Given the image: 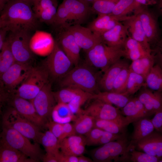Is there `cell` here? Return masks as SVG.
Instances as JSON below:
<instances>
[{
  "label": "cell",
  "instance_id": "obj_35",
  "mask_svg": "<svg viewBox=\"0 0 162 162\" xmlns=\"http://www.w3.org/2000/svg\"><path fill=\"white\" fill-rule=\"evenodd\" d=\"M15 62L9 44L5 40L0 52V81L3 74Z\"/></svg>",
  "mask_w": 162,
  "mask_h": 162
},
{
  "label": "cell",
  "instance_id": "obj_39",
  "mask_svg": "<svg viewBox=\"0 0 162 162\" xmlns=\"http://www.w3.org/2000/svg\"><path fill=\"white\" fill-rule=\"evenodd\" d=\"M83 91L72 87H66L55 92L53 94L57 103L68 104L76 96Z\"/></svg>",
  "mask_w": 162,
  "mask_h": 162
},
{
  "label": "cell",
  "instance_id": "obj_26",
  "mask_svg": "<svg viewBox=\"0 0 162 162\" xmlns=\"http://www.w3.org/2000/svg\"><path fill=\"white\" fill-rule=\"evenodd\" d=\"M70 13L72 20L81 22L88 15L89 4L78 0H63L61 3Z\"/></svg>",
  "mask_w": 162,
  "mask_h": 162
},
{
  "label": "cell",
  "instance_id": "obj_51",
  "mask_svg": "<svg viewBox=\"0 0 162 162\" xmlns=\"http://www.w3.org/2000/svg\"><path fill=\"white\" fill-rule=\"evenodd\" d=\"M59 162H78V156L65 155L60 152Z\"/></svg>",
  "mask_w": 162,
  "mask_h": 162
},
{
  "label": "cell",
  "instance_id": "obj_47",
  "mask_svg": "<svg viewBox=\"0 0 162 162\" xmlns=\"http://www.w3.org/2000/svg\"><path fill=\"white\" fill-rule=\"evenodd\" d=\"M45 125L58 138L59 141L62 140L63 133V124L50 121L46 122Z\"/></svg>",
  "mask_w": 162,
  "mask_h": 162
},
{
  "label": "cell",
  "instance_id": "obj_21",
  "mask_svg": "<svg viewBox=\"0 0 162 162\" xmlns=\"http://www.w3.org/2000/svg\"><path fill=\"white\" fill-rule=\"evenodd\" d=\"M161 92L152 91L146 87L139 94L137 98L151 116L162 110Z\"/></svg>",
  "mask_w": 162,
  "mask_h": 162
},
{
  "label": "cell",
  "instance_id": "obj_32",
  "mask_svg": "<svg viewBox=\"0 0 162 162\" xmlns=\"http://www.w3.org/2000/svg\"><path fill=\"white\" fill-rule=\"evenodd\" d=\"M145 86L152 91L162 92V70L159 64L151 68L145 78Z\"/></svg>",
  "mask_w": 162,
  "mask_h": 162
},
{
  "label": "cell",
  "instance_id": "obj_41",
  "mask_svg": "<svg viewBox=\"0 0 162 162\" xmlns=\"http://www.w3.org/2000/svg\"><path fill=\"white\" fill-rule=\"evenodd\" d=\"M93 94L84 91L76 96L68 104L72 112L79 115L82 113L81 106L88 100H91Z\"/></svg>",
  "mask_w": 162,
  "mask_h": 162
},
{
  "label": "cell",
  "instance_id": "obj_29",
  "mask_svg": "<svg viewBox=\"0 0 162 162\" xmlns=\"http://www.w3.org/2000/svg\"><path fill=\"white\" fill-rule=\"evenodd\" d=\"M77 117L71 111L68 104L57 103L52 111V121L64 124L74 121Z\"/></svg>",
  "mask_w": 162,
  "mask_h": 162
},
{
  "label": "cell",
  "instance_id": "obj_59",
  "mask_svg": "<svg viewBox=\"0 0 162 162\" xmlns=\"http://www.w3.org/2000/svg\"><path fill=\"white\" fill-rule=\"evenodd\" d=\"M3 27V25L2 20L0 17V29Z\"/></svg>",
  "mask_w": 162,
  "mask_h": 162
},
{
  "label": "cell",
  "instance_id": "obj_24",
  "mask_svg": "<svg viewBox=\"0 0 162 162\" xmlns=\"http://www.w3.org/2000/svg\"><path fill=\"white\" fill-rule=\"evenodd\" d=\"M122 109V114L125 116L130 124L151 116L137 97L131 98Z\"/></svg>",
  "mask_w": 162,
  "mask_h": 162
},
{
  "label": "cell",
  "instance_id": "obj_58",
  "mask_svg": "<svg viewBox=\"0 0 162 162\" xmlns=\"http://www.w3.org/2000/svg\"><path fill=\"white\" fill-rule=\"evenodd\" d=\"M137 2L140 4H145L146 3V0H135Z\"/></svg>",
  "mask_w": 162,
  "mask_h": 162
},
{
  "label": "cell",
  "instance_id": "obj_34",
  "mask_svg": "<svg viewBox=\"0 0 162 162\" xmlns=\"http://www.w3.org/2000/svg\"><path fill=\"white\" fill-rule=\"evenodd\" d=\"M95 119L88 115L82 114L79 115L73 124L76 134L86 135L94 127Z\"/></svg>",
  "mask_w": 162,
  "mask_h": 162
},
{
  "label": "cell",
  "instance_id": "obj_8",
  "mask_svg": "<svg viewBox=\"0 0 162 162\" xmlns=\"http://www.w3.org/2000/svg\"><path fill=\"white\" fill-rule=\"evenodd\" d=\"M30 31L25 29L10 31L6 40L16 62L30 64L33 59V52L30 47Z\"/></svg>",
  "mask_w": 162,
  "mask_h": 162
},
{
  "label": "cell",
  "instance_id": "obj_2",
  "mask_svg": "<svg viewBox=\"0 0 162 162\" xmlns=\"http://www.w3.org/2000/svg\"><path fill=\"white\" fill-rule=\"evenodd\" d=\"M86 63L74 67L59 81L61 87H72L92 94L100 91L99 81L101 71Z\"/></svg>",
  "mask_w": 162,
  "mask_h": 162
},
{
  "label": "cell",
  "instance_id": "obj_42",
  "mask_svg": "<svg viewBox=\"0 0 162 162\" xmlns=\"http://www.w3.org/2000/svg\"><path fill=\"white\" fill-rule=\"evenodd\" d=\"M119 0H95L93 3L92 10L98 15L111 14Z\"/></svg>",
  "mask_w": 162,
  "mask_h": 162
},
{
  "label": "cell",
  "instance_id": "obj_10",
  "mask_svg": "<svg viewBox=\"0 0 162 162\" xmlns=\"http://www.w3.org/2000/svg\"><path fill=\"white\" fill-rule=\"evenodd\" d=\"M32 66L15 62L2 75L0 81V90L7 99L14 94L16 87L22 82Z\"/></svg>",
  "mask_w": 162,
  "mask_h": 162
},
{
  "label": "cell",
  "instance_id": "obj_38",
  "mask_svg": "<svg viewBox=\"0 0 162 162\" xmlns=\"http://www.w3.org/2000/svg\"><path fill=\"white\" fill-rule=\"evenodd\" d=\"M126 126L114 121L95 119L94 127L115 134L126 133Z\"/></svg>",
  "mask_w": 162,
  "mask_h": 162
},
{
  "label": "cell",
  "instance_id": "obj_49",
  "mask_svg": "<svg viewBox=\"0 0 162 162\" xmlns=\"http://www.w3.org/2000/svg\"><path fill=\"white\" fill-rule=\"evenodd\" d=\"M63 133L62 140L66 137L76 134L73 124L68 122L63 124Z\"/></svg>",
  "mask_w": 162,
  "mask_h": 162
},
{
  "label": "cell",
  "instance_id": "obj_33",
  "mask_svg": "<svg viewBox=\"0 0 162 162\" xmlns=\"http://www.w3.org/2000/svg\"><path fill=\"white\" fill-rule=\"evenodd\" d=\"M140 7V4L135 0H119L111 14L119 17H126L127 14L135 11Z\"/></svg>",
  "mask_w": 162,
  "mask_h": 162
},
{
  "label": "cell",
  "instance_id": "obj_53",
  "mask_svg": "<svg viewBox=\"0 0 162 162\" xmlns=\"http://www.w3.org/2000/svg\"><path fill=\"white\" fill-rule=\"evenodd\" d=\"M6 104L5 99L4 96L0 90V121L1 119V117L3 114L2 108L3 106Z\"/></svg>",
  "mask_w": 162,
  "mask_h": 162
},
{
  "label": "cell",
  "instance_id": "obj_3",
  "mask_svg": "<svg viewBox=\"0 0 162 162\" xmlns=\"http://www.w3.org/2000/svg\"><path fill=\"white\" fill-rule=\"evenodd\" d=\"M0 144L20 151L35 162L42 159L43 156L37 143L32 144L29 139L11 128H2Z\"/></svg>",
  "mask_w": 162,
  "mask_h": 162
},
{
  "label": "cell",
  "instance_id": "obj_45",
  "mask_svg": "<svg viewBox=\"0 0 162 162\" xmlns=\"http://www.w3.org/2000/svg\"><path fill=\"white\" fill-rule=\"evenodd\" d=\"M70 20H72L70 13L61 4L57 8L53 24L57 26H64Z\"/></svg>",
  "mask_w": 162,
  "mask_h": 162
},
{
  "label": "cell",
  "instance_id": "obj_7",
  "mask_svg": "<svg viewBox=\"0 0 162 162\" xmlns=\"http://www.w3.org/2000/svg\"><path fill=\"white\" fill-rule=\"evenodd\" d=\"M48 73L42 65L32 67L14 94L29 100H32L49 80Z\"/></svg>",
  "mask_w": 162,
  "mask_h": 162
},
{
  "label": "cell",
  "instance_id": "obj_9",
  "mask_svg": "<svg viewBox=\"0 0 162 162\" xmlns=\"http://www.w3.org/2000/svg\"><path fill=\"white\" fill-rule=\"evenodd\" d=\"M42 66L49 78L58 81L74 66L56 41L51 52L43 61Z\"/></svg>",
  "mask_w": 162,
  "mask_h": 162
},
{
  "label": "cell",
  "instance_id": "obj_11",
  "mask_svg": "<svg viewBox=\"0 0 162 162\" xmlns=\"http://www.w3.org/2000/svg\"><path fill=\"white\" fill-rule=\"evenodd\" d=\"M94 100L88 107L83 110L82 114L91 116L95 119L114 121L126 127L130 124L118 108L99 100Z\"/></svg>",
  "mask_w": 162,
  "mask_h": 162
},
{
  "label": "cell",
  "instance_id": "obj_31",
  "mask_svg": "<svg viewBox=\"0 0 162 162\" xmlns=\"http://www.w3.org/2000/svg\"><path fill=\"white\" fill-rule=\"evenodd\" d=\"M154 59L151 54L132 61L129 70L143 76L145 79L154 65Z\"/></svg>",
  "mask_w": 162,
  "mask_h": 162
},
{
  "label": "cell",
  "instance_id": "obj_48",
  "mask_svg": "<svg viewBox=\"0 0 162 162\" xmlns=\"http://www.w3.org/2000/svg\"><path fill=\"white\" fill-rule=\"evenodd\" d=\"M154 117L151 120V122L157 131H162V110L157 111Z\"/></svg>",
  "mask_w": 162,
  "mask_h": 162
},
{
  "label": "cell",
  "instance_id": "obj_22",
  "mask_svg": "<svg viewBox=\"0 0 162 162\" xmlns=\"http://www.w3.org/2000/svg\"><path fill=\"white\" fill-rule=\"evenodd\" d=\"M129 65L126 60L119 59L109 67L102 74L99 81L100 89L112 92L113 84L116 76L124 68Z\"/></svg>",
  "mask_w": 162,
  "mask_h": 162
},
{
  "label": "cell",
  "instance_id": "obj_23",
  "mask_svg": "<svg viewBox=\"0 0 162 162\" xmlns=\"http://www.w3.org/2000/svg\"><path fill=\"white\" fill-rule=\"evenodd\" d=\"M123 24L127 28L131 37L142 45L147 50L151 52L150 44L148 43L142 26L141 22L135 15L130 16L123 21Z\"/></svg>",
  "mask_w": 162,
  "mask_h": 162
},
{
  "label": "cell",
  "instance_id": "obj_43",
  "mask_svg": "<svg viewBox=\"0 0 162 162\" xmlns=\"http://www.w3.org/2000/svg\"><path fill=\"white\" fill-rule=\"evenodd\" d=\"M162 158L154 156L144 152L132 148L129 152L128 162H161Z\"/></svg>",
  "mask_w": 162,
  "mask_h": 162
},
{
  "label": "cell",
  "instance_id": "obj_4",
  "mask_svg": "<svg viewBox=\"0 0 162 162\" xmlns=\"http://www.w3.org/2000/svg\"><path fill=\"white\" fill-rule=\"evenodd\" d=\"M130 141L126 135L93 150V160L97 162H128Z\"/></svg>",
  "mask_w": 162,
  "mask_h": 162
},
{
  "label": "cell",
  "instance_id": "obj_46",
  "mask_svg": "<svg viewBox=\"0 0 162 162\" xmlns=\"http://www.w3.org/2000/svg\"><path fill=\"white\" fill-rule=\"evenodd\" d=\"M105 131L97 128H93L86 135V145H99Z\"/></svg>",
  "mask_w": 162,
  "mask_h": 162
},
{
  "label": "cell",
  "instance_id": "obj_12",
  "mask_svg": "<svg viewBox=\"0 0 162 162\" xmlns=\"http://www.w3.org/2000/svg\"><path fill=\"white\" fill-rule=\"evenodd\" d=\"M31 101L39 116L45 124L50 118L56 102L49 81L46 83L36 96Z\"/></svg>",
  "mask_w": 162,
  "mask_h": 162
},
{
  "label": "cell",
  "instance_id": "obj_5",
  "mask_svg": "<svg viewBox=\"0 0 162 162\" xmlns=\"http://www.w3.org/2000/svg\"><path fill=\"white\" fill-rule=\"evenodd\" d=\"M86 53V63L103 73L125 55L123 48L110 46L103 42Z\"/></svg>",
  "mask_w": 162,
  "mask_h": 162
},
{
  "label": "cell",
  "instance_id": "obj_6",
  "mask_svg": "<svg viewBox=\"0 0 162 162\" xmlns=\"http://www.w3.org/2000/svg\"><path fill=\"white\" fill-rule=\"evenodd\" d=\"M2 127L11 128L29 139L38 143L41 133L39 127L19 113L13 107L9 106L3 113Z\"/></svg>",
  "mask_w": 162,
  "mask_h": 162
},
{
  "label": "cell",
  "instance_id": "obj_44",
  "mask_svg": "<svg viewBox=\"0 0 162 162\" xmlns=\"http://www.w3.org/2000/svg\"><path fill=\"white\" fill-rule=\"evenodd\" d=\"M57 0H34L32 6L34 13L57 9Z\"/></svg>",
  "mask_w": 162,
  "mask_h": 162
},
{
  "label": "cell",
  "instance_id": "obj_15",
  "mask_svg": "<svg viewBox=\"0 0 162 162\" xmlns=\"http://www.w3.org/2000/svg\"><path fill=\"white\" fill-rule=\"evenodd\" d=\"M134 14L140 19L149 44L156 42L159 38L158 27L154 15L141 7L134 11Z\"/></svg>",
  "mask_w": 162,
  "mask_h": 162
},
{
  "label": "cell",
  "instance_id": "obj_19",
  "mask_svg": "<svg viewBox=\"0 0 162 162\" xmlns=\"http://www.w3.org/2000/svg\"><path fill=\"white\" fill-rule=\"evenodd\" d=\"M120 17L111 14L98 15L97 17L90 22L87 28L94 34L101 36L118 24L120 21H124L128 19Z\"/></svg>",
  "mask_w": 162,
  "mask_h": 162
},
{
  "label": "cell",
  "instance_id": "obj_57",
  "mask_svg": "<svg viewBox=\"0 0 162 162\" xmlns=\"http://www.w3.org/2000/svg\"><path fill=\"white\" fill-rule=\"evenodd\" d=\"M21 1H24L29 4H30L31 6L32 5L33 1L34 0H20Z\"/></svg>",
  "mask_w": 162,
  "mask_h": 162
},
{
  "label": "cell",
  "instance_id": "obj_17",
  "mask_svg": "<svg viewBox=\"0 0 162 162\" xmlns=\"http://www.w3.org/2000/svg\"><path fill=\"white\" fill-rule=\"evenodd\" d=\"M129 35L127 26L119 22L100 37L102 42L107 46L123 48L124 43Z\"/></svg>",
  "mask_w": 162,
  "mask_h": 162
},
{
  "label": "cell",
  "instance_id": "obj_30",
  "mask_svg": "<svg viewBox=\"0 0 162 162\" xmlns=\"http://www.w3.org/2000/svg\"><path fill=\"white\" fill-rule=\"evenodd\" d=\"M0 162H35L20 151L0 144Z\"/></svg>",
  "mask_w": 162,
  "mask_h": 162
},
{
  "label": "cell",
  "instance_id": "obj_1",
  "mask_svg": "<svg viewBox=\"0 0 162 162\" xmlns=\"http://www.w3.org/2000/svg\"><path fill=\"white\" fill-rule=\"evenodd\" d=\"M29 4L20 0H9L1 12L3 27L8 31L19 29L31 31L38 28L39 21Z\"/></svg>",
  "mask_w": 162,
  "mask_h": 162
},
{
  "label": "cell",
  "instance_id": "obj_52",
  "mask_svg": "<svg viewBox=\"0 0 162 162\" xmlns=\"http://www.w3.org/2000/svg\"><path fill=\"white\" fill-rule=\"evenodd\" d=\"M7 30L4 28L0 29V51L2 48L4 43L5 40V38Z\"/></svg>",
  "mask_w": 162,
  "mask_h": 162
},
{
  "label": "cell",
  "instance_id": "obj_37",
  "mask_svg": "<svg viewBox=\"0 0 162 162\" xmlns=\"http://www.w3.org/2000/svg\"><path fill=\"white\" fill-rule=\"evenodd\" d=\"M125 92L124 93L128 96L134 94L145 86V80L142 76L130 70Z\"/></svg>",
  "mask_w": 162,
  "mask_h": 162
},
{
  "label": "cell",
  "instance_id": "obj_25",
  "mask_svg": "<svg viewBox=\"0 0 162 162\" xmlns=\"http://www.w3.org/2000/svg\"><path fill=\"white\" fill-rule=\"evenodd\" d=\"M134 130L129 144L130 148L139 141L152 132L154 129L150 119L146 117L133 122Z\"/></svg>",
  "mask_w": 162,
  "mask_h": 162
},
{
  "label": "cell",
  "instance_id": "obj_18",
  "mask_svg": "<svg viewBox=\"0 0 162 162\" xmlns=\"http://www.w3.org/2000/svg\"><path fill=\"white\" fill-rule=\"evenodd\" d=\"M59 37V45L61 49L74 66L77 65L80 60V48L76 42L72 34L67 29L62 32Z\"/></svg>",
  "mask_w": 162,
  "mask_h": 162
},
{
  "label": "cell",
  "instance_id": "obj_54",
  "mask_svg": "<svg viewBox=\"0 0 162 162\" xmlns=\"http://www.w3.org/2000/svg\"><path fill=\"white\" fill-rule=\"evenodd\" d=\"M93 160L82 155L78 156V162H92Z\"/></svg>",
  "mask_w": 162,
  "mask_h": 162
},
{
  "label": "cell",
  "instance_id": "obj_36",
  "mask_svg": "<svg viewBox=\"0 0 162 162\" xmlns=\"http://www.w3.org/2000/svg\"><path fill=\"white\" fill-rule=\"evenodd\" d=\"M38 143L43 146L46 152H54L59 151V141L49 130L44 133L41 132Z\"/></svg>",
  "mask_w": 162,
  "mask_h": 162
},
{
  "label": "cell",
  "instance_id": "obj_27",
  "mask_svg": "<svg viewBox=\"0 0 162 162\" xmlns=\"http://www.w3.org/2000/svg\"><path fill=\"white\" fill-rule=\"evenodd\" d=\"M125 52V57L132 61L151 55L140 43L129 36L123 46Z\"/></svg>",
  "mask_w": 162,
  "mask_h": 162
},
{
  "label": "cell",
  "instance_id": "obj_56",
  "mask_svg": "<svg viewBox=\"0 0 162 162\" xmlns=\"http://www.w3.org/2000/svg\"><path fill=\"white\" fill-rule=\"evenodd\" d=\"M89 4L90 3H93L95 0H78Z\"/></svg>",
  "mask_w": 162,
  "mask_h": 162
},
{
  "label": "cell",
  "instance_id": "obj_20",
  "mask_svg": "<svg viewBox=\"0 0 162 162\" xmlns=\"http://www.w3.org/2000/svg\"><path fill=\"white\" fill-rule=\"evenodd\" d=\"M86 142L82 135H75L66 137L59 141V149L63 154L79 156L85 152Z\"/></svg>",
  "mask_w": 162,
  "mask_h": 162
},
{
  "label": "cell",
  "instance_id": "obj_55",
  "mask_svg": "<svg viewBox=\"0 0 162 162\" xmlns=\"http://www.w3.org/2000/svg\"><path fill=\"white\" fill-rule=\"evenodd\" d=\"M9 0H0V13H1L5 4Z\"/></svg>",
  "mask_w": 162,
  "mask_h": 162
},
{
  "label": "cell",
  "instance_id": "obj_40",
  "mask_svg": "<svg viewBox=\"0 0 162 162\" xmlns=\"http://www.w3.org/2000/svg\"><path fill=\"white\" fill-rule=\"evenodd\" d=\"M129 66L122 69L116 76L113 84L112 92L120 94L125 92L130 72Z\"/></svg>",
  "mask_w": 162,
  "mask_h": 162
},
{
  "label": "cell",
  "instance_id": "obj_28",
  "mask_svg": "<svg viewBox=\"0 0 162 162\" xmlns=\"http://www.w3.org/2000/svg\"><path fill=\"white\" fill-rule=\"evenodd\" d=\"M131 98L124 94L108 91H100L93 94L91 100L98 99L118 108H122Z\"/></svg>",
  "mask_w": 162,
  "mask_h": 162
},
{
  "label": "cell",
  "instance_id": "obj_13",
  "mask_svg": "<svg viewBox=\"0 0 162 162\" xmlns=\"http://www.w3.org/2000/svg\"><path fill=\"white\" fill-rule=\"evenodd\" d=\"M7 105L13 107L19 113L38 127L45 125L31 101L13 94L8 98Z\"/></svg>",
  "mask_w": 162,
  "mask_h": 162
},
{
  "label": "cell",
  "instance_id": "obj_50",
  "mask_svg": "<svg viewBox=\"0 0 162 162\" xmlns=\"http://www.w3.org/2000/svg\"><path fill=\"white\" fill-rule=\"evenodd\" d=\"M60 151L54 152H46L42 158L44 162H59L58 155Z\"/></svg>",
  "mask_w": 162,
  "mask_h": 162
},
{
  "label": "cell",
  "instance_id": "obj_16",
  "mask_svg": "<svg viewBox=\"0 0 162 162\" xmlns=\"http://www.w3.org/2000/svg\"><path fill=\"white\" fill-rule=\"evenodd\" d=\"M154 131L139 141L131 148L158 157H162V135Z\"/></svg>",
  "mask_w": 162,
  "mask_h": 162
},
{
  "label": "cell",
  "instance_id": "obj_14",
  "mask_svg": "<svg viewBox=\"0 0 162 162\" xmlns=\"http://www.w3.org/2000/svg\"><path fill=\"white\" fill-rule=\"evenodd\" d=\"M67 29L72 34L80 49L86 52L97 44L102 42L100 36L92 32L88 28L79 24L69 26Z\"/></svg>",
  "mask_w": 162,
  "mask_h": 162
}]
</instances>
